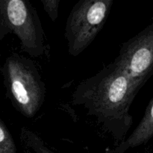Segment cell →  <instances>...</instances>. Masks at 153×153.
I'll use <instances>...</instances> for the list:
<instances>
[{"mask_svg": "<svg viewBox=\"0 0 153 153\" xmlns=\"http://www.w3.org/2000/svg\"><path fill=\"white\" fill-rule=\"evenodd\" d=\"M143 85L111 63L79 83L72 102L95 118L102 128L120 144L126 140L132 126L130 108Z\"/></svg>", "mask_w": 153, "mask_h": 153, "instance_id": "1", "label": "cell"}, {"mask_svg": "<svg viewBox=\"0 0 153 153\" xmlns=\"http://www.w3.org/2000/svg\"><path fill=\"white\" fill-rule=\"evenodd\" d=\"M7 95L13 107L27 118L39 111L46 97V86L34 63L26 57L12 55L3 67Z\"/></svg>", "mask_w": 153, "mask_h": 153, "instance_id": "2", "label": "cell"}, {"mask_svg": "<svg viewBox=\"0 0 153 153\" xmlns=\"http://www.w3.org/2000/svg\"><path fill=\"white\" fill-rule=\"evenodd\" d=\"M0 25L3 34H14L21 49L32 57L44 52V34L36 9L25 0H0Z\"/></svg>", "mask_w": 153, "mask_h": 153, "instance_id": "3", "label": "cell"}, {"mask_svg": "<svg viewBox=\"0 0 153 153\" xmlns=\"http://www.w3.org/2000/svg\"><path fill=\"white\" fill-rule=\"evenodd\" d=\"M113 0H82L70 11L65 27L68 52L78 56L91 44L106 22Z\"/></svg>", "mask_w": 153, "mask_h": 153, "instance_id": "4", "label": "cell"}, {"mask_svg": "<svg viewBox=\"0 0 153 153\" xmlns=\"http://www.w3.org/2000/svg\"><path fill=\"white\" fill-rule=\"evenodd\" d=\"M113 63L131 79L146 83L153 75V22L123 43Z\"/></svg>", "mask_w": 153, "mask_h": 153, "instance_id": "5", "label": "cell"}, {"mask_svg": "<svg viewBox=\"0 0 153 153\" xmlns=\"http://www.w3.org/2000/svg\"><path fill=\"white\" fill-rule=\"evenodd\" d=\"M153 136V98L147 106L144 116L128 138L117 147V152H123L131 147L144 144Z\"/></svg>", "mask_w": 153, "mask_h": 153, "instance_id": "6", "label": "cell"}, {"mask_svg": "<svg viewBox=\"0 0 153 153\" xmlns=\"http://www.w3.org/2000/svg\"><path fill=\"white\" fill-rule=\"evenodd\" d=\"M20 139L36 153H55L49 149L41 138L27 128L21 129Z\"/></svg>", "mask_w": 153, "mask_h": 153, "instance_id": "7", "label": "cell"}, {"mask_svg": "<svg viewBox=\"0 0 153 153\" xmlns=\"http://www.w3.org/2000/svg\"><path fill=\"white\" fill-rule=\"evenodd\" d=\"M0 153H16V147L12 135L0 119Z\"/></svg>", "mask_w": 153, "mask_h": 153, "instance_id": "8", "label": "cell"}, {"mask_svg": "<svg viewBox=\"0 0 153 153\" xmlns=\"http://www.w3.org/2000/svg\"><path fill=\"white\" fill-rule=\"evenodd\" d=\"M43 9L46 13L49 15L51 20L55 22L58 16V8L60 0H42Z\"/></svg>", "mask_w": 153, "mask_h": 153, "instance_id": "9", "label": "cell"}]
</instances>
